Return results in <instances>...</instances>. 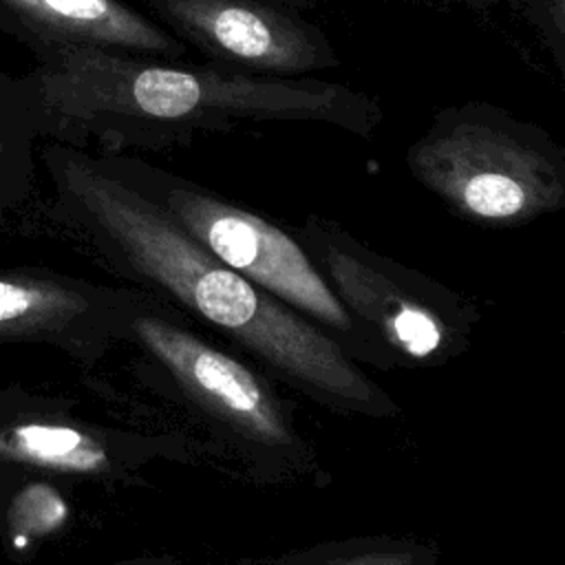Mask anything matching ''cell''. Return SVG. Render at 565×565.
Here are the masks:
<instances>
[{
    "mask_svg": "<svg viewBox=\"0 0 565 565\" xmlns=\"http://www.w3.org/2000/svg\"><path fill=\"white\" fill-rule=\"evenodd\" d=\"M57 172L75 216L141 291L223 333L269 375L331 413L373 419L402 413L329 333L214 258L99 159L66 154Z\"/></svg>",
    "mask_w": 565,
    "mask_h": 565,
    "instance_id": "6da1fadb",
    "label": "cell"
},
{
    "mask_svg": "<svg viewBox=\"0 0 565 565\" xmlns=\"http://www.w3.org/2000/svg\"><path fill=\"white\" fill-rule=\"evenodd\" d=\"M66 128L113 148L172 150L243 124H322L364 141L382 126L364 90L318 77H254L212 62L181 64L106 49H71L55 75Z\"/></svg>",
    "mask_w": 565,
    "mask_h": 565,
    "instance_id": "7a4b0ae2",
    "label": "cell"
},
{
    "mask_svg": "<svg viewBox=\"0 0 565 565\" xmlns=\"http://www.w3.org/2000/svg\"><path fill=\"white\" fill-rule=\"evenodd\" d=\"M121 335L148 355L177 402L247 477L287 483L318 470L316 450L296 426V406L265 375L192 329L183 311L135 291Z\"/></svg>",
    "mask_w": 565,
    "mask_h": 565,
    "instance_id": "3957f363",
    "label": "cell"
},
{
    "mask_svg": "<svg viewBox=\"0 0 565 565\" xmlns=\"http://www.w3.org/2000/svg\"><path fill=\"white\" fill-rule=\"evenodd\" d=\"M411 177L455 216L519 227L565 205V148L499 104H448L408 146Z\"/></svg>",
    "mask_w": 565,
    "mask_h": 565,
    "instance_id": "277c9868",
    "label": "cell"
},
{
    "mask_svg": "<svg viewBox=\"0 0 565 565\" xmlns=\"http://www.w3.org/2000/svg\"><path fill=\"white\" fill-rule=\"evenodd\" d=\"M291 232L362 333L371 366H444L470 349L479 311L461 294L377 254L329 218L309 214Z\"/></svg>",
    "mask_w": 565,
    "mask_h": 565,
    "instance_id": "5b68a950",
    "label": "cell"
},
{
    "mask_svg": "<svg viewBox=\"0 0 565 565\" xmlns=\"http://www.w3.org/2000/svg\"><path fill=\"white\" fill-rule=\"evenodd\" d=\"M99 161L115 177L154 201L214 258L316 322L358 364H369L362 333L291 230L139 157Z\"/></svg>",
    "mask_w": 565,
    "mask_h": 565,
    "instance_id": "8992f818",
    "label": "cell"
},
{
    "mask_svg": "<svg viewBox=\"0 0 565 565\" xmlns=\"http://www.w3.org/2000/svg\"><path fill=\"white\" fill-rule=\"evenodd\" d=\"M150 18L205 62L254 77L340 66L329 35L280 0H143Z\"/></svg>",
    "mask_w": 565,
    "mask_h": 565,
    "instance_id": "52a82bcc",
    "label": "cell"
},
{
    "mask_svg": "<svg viewBox=\"0 0 565 565\" xmlns=\"http://www.w3.org/2000/svg\"><path fill=\"white\" fill-rule=\"evenodd\" d=\"M35 35L71 49L181 60L188 46L124 0H2Z\"/></svg>",
    "mask_w": 565,
    "mask_h": 565,
    "instance_id": "ba28073f",
    "label": "cell"
},
{
    "mask_svg": "<svg viewBox=\"0 0 565 565\" xmlns=\"http://www.w3.org/2000/svg\"><path fill=\"white\" fill-rule=\"evenodd\" d=\"M441 547L413 534H364L331 539L276 556L236 565H435Z\"/></svg>",
    "mask_w": 565,
    "mask_h": 565,
    "instance_id": "9c48e42d",
    "label": "cell"
},
{
    "mask_svg": "<svg viewBox=\"0 0 565 565\" xmlns=\"http://www.w3.org/2000/svg\"><path fill=\"white\" fill-rule=\"evenodd\" d=\"M534 31L558 73L565 71V0H508Z\"/></svg>",
    "mask_w": 565,
    "mask_h": 565,
    "instance_id": "30bf717a",
    "label": "cell"
},
{
    "mask_svg": "<svg viewBox=\"0 0 565 565\" xmlns=\"http://www.w3.org/2000/svg\"><path fill=\"white\" fill-rule=\"evenodd\" d=\"M119 565H183L181 558L172 556V554H157V556H141V558H132Z\"/></svg>",
    "mask_w": 565,
    "mask_h": 565,
    "instance_id": "8fae6325",
    "label": "cell"
},
{
    "mask_svg": "<svg viewBox=\"0 0 565 565\" xmlns=\"http://www.w3.org/2000/svg\"><path fill=\"white\" fill-rule=\"evenodd\" d=\"M452 2H461V4H466L472 11H488L494 4H499L501 0H452Z\"/></svg>",
    "mask_w": 565,
    "mask_h": 565,
    "instance_id": "7c38bea8",
    "label": "cell"
},
{
    "mask_svg": "<svg viewBox=\"0 0 565 565\" xmlns=\"http://www.w3.org/2000/svg\"><path fill=\"white\" fill-rule=\"evenodd\" d=\"M280 2H285L298 11H307V9H313L320 4V0H280Z\"/></svg>",
    "mask_w": 565,
    "mask_h": 565,
    "instance_id": "4fadbf2b",
    "label": "cell"
},
{
    "mask_svg": "<svg viewBox=\"0 0 565 565\" xmlns=\"http://www.w3.org/2000/svg\"><path fill=\"white\" fill-rule=\"evenodd\" d=\"M408 2H452V0H408Z\"/></svg>",
    "mask_w": 565,
    "mask_h": 565,
    "instance_id": "5bb4252c",
    "label": "cell"
}]
</instances>
